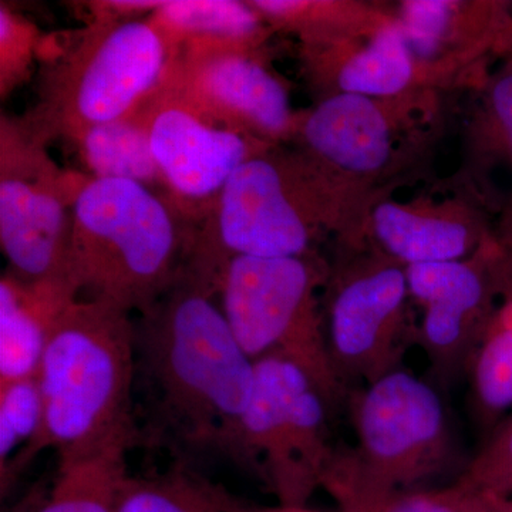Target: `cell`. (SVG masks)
<instances>
[{
	"instance_id": "6da1fadb",
	"label": "cell",
	"mask_w": 512,
	"mask_h": 512,
	"mask_svg": "<svg viewBox=\"0 0 512 512\" xmlns=\"http://www.w3.org/2000/svg\"><path fill=\"white\" fill-rule=\"evenodd\" d=\"M217 286L184 265L136 323L138 446L174 460H228L245 471L244 416L255 362L215 302Z\"/></svg>"
},
{
	"instance_id": "7a4b0ae2",
	"label": "cell",
	"mask_w": 512,
	"mask_h": 512,
	"mask_svg": "<svg viewBox=\"0 0 512 512\" xmlns=\"http://www.w3.org/2000/svg\"><path fill=\"white\" fill-rule=\"evenodd\" d=\"M372 204L339 183L305 151L276 146L235 171L194 229L185 264L217 285L229 259L293 258L362 244Z\"/></svg>"
},
{
	"instance_id": "3957f363",
	"label": "cell",
	"mask_w": 512,
	"mask_h": 512,
	"mask_svg": "<svg viewBox=\"0 0 512 512\" xmlns=\"http://www.w3.org/2000/svg\"><path fill=\"white\" fill-rule=\"evenodd\" d=\"M45 421L36 443L3 473L2 497L46 448L59 461L86 456L120 440L138 446L133 315L94 299H76L63 313L39 372Z\"/></svg>"
},
{
	"instance_id": "277c9868",
	"label": "cell",
	"mask_w": 512,
	"mask_h": 512,
	"mask_svg": "<svg viewBox=\"0 0 512 512\" xmlns=\"http://www.w3.org/2000/svg\"><path fill=\"white\" fill-rule=\"evenodd\" d=\"M192 234L165 195L89 177L73 204L67 276L83 299L140 315L183 271Z\"/></svg>"
},
{
	"instance_id": "5b68a950",
	"label": "cell",
	"mask_w": 512,
	"mask_h": 512,
	"mask_svg": "<svg viewBox=\"0 0 512 512\" xmlns=\"http://www.w3.org/2000/svg\"><path fill=\"white\" fill-rule=\"evenodd\" d=\"M178 47L148 15L93 19L46 64L36 106L22 117L49 144L136 113L167 79Z\"/></svg>"
},
{
	"instance_id": "8992f818",
	"label": "cell",
	"mask_w": 512,
	"mask_h": 512,
	"mask_svg": "<svg viewBox=\"0 0 512 512\" xmlns=\"http://www.w3.org/2000/svg\"><path fill=\"white\" fill-rule=\"evenodd\" d=\"M355 444L339 447L322 490L383 494L430 490L456 470L460 451L446 404L434 383L394 370L350 390L346 399Z\"/></svg>"
},
{
	"instance_id": "52a82bcc",
	"label": "cell",
	"mask_w": 512,
	"mask_h": 512,
	"mask_svg": "<svg viewBox=\"0 0 512 512\" xmlns=\"http://www.w3.org/2000/svg\"><path fill=\"white\" fill-rule=\"evenodd\" d=\"M443 124L441 90L394 97L340 94L301 110L292 146L373 205L412 177Z\"/></svg>"
},
{
	"instance_id": "ba28073f",
	"label": "cell",
	"mask_w": 512,
	"mask_h": 512,
	"mask_svg": "<svg viewBox=\"0 0 512 512\" xmlns=\"http://www.w3.org/2000/svg\"><path fill=\"white\" fill-rule=\"evenodd\" d=\"M330 261L320 254L293 258L237 256L217 276V296L241 348L252 360L282 356L301 367L333 413L346 406L330 362L322 295Z\"/></svg>"
},
{
	"instance_id": "9c48e42d",
	"label": "cell",
	"mask_w": 512,
	"mask_h": 512,
	"mask_svg": "<svg viewBox=\"0 0 512 512\" xmlns=\"http://www.w3.org/2000/svg\"><path fill=\"white\" fill-rule=\"evenodd\" d=\"M322 305L330 362L346 396L403 367L417 346L407 268L373 249H338Z\"/></svg>"
},
{
	"instance_id": "30bf717a",
	"label": "cell",
	"mask_w": 512,
	"mask_h": 512,
	"mask_svg": "<svg viewBox=\"0 0 512 512\" xmlns=\"http://www.w3.org/2000/svg\"><path fill=\"white\" fill-rule=\"evenodd\" d=\"M328 400L311 377L282 356L255 360V383L244 416L245 471L278 504L308 505L338 457Z\"/></svg>"
},
{
	"instance_id": "8fae6325",
	"label": "cell",
	"mask_w": 512,
	"mask_h": 512,
	"mask_svg": "<svg viewBox=\"0 0 512 512\" xmlns=\"http://www.w3.org/2000/svg\"><path fill=\"white\" fill-rule=\"evenodd\" d=\"M89 177L63 170L25 121L0 120V247L25 281L67 278L72 210Z\"/></svg>"
},
{
	"instance_id": "7c38bea8",
	"label": "cell",
	"mask_w": 512,
	"mask_h": 512,
	"mask_svg": "<svg viewBox=\"0 0 512 512\" xmlns=\"http://www.w3.org/2000/svg\"><path fill=\"white\" fill-rule=\"evenodd\" d=\"M138 110L146 120L168 200L194 229L235 171L276 147L208 119L167 79Z\"/></svg>"
},
{
	"instance_id": "4fadbf2b",
	"label": "cell",
	"mask_w": 512,
	"mask_h": 512,
	"mask_svg": "<svg viewBox=\"0 0 512 512\" xmlns=\"http://www.w3.org/2000/svg\"><path fill=\"white\" fill-rule=\"evenodd\" d=\"M501 247L494 234L458 261L406 266L417 318V346L437 387L466 376L497 302Z\"/></svg>"
},
{
	"instance_id": "5bb4252c",
	"label": "cell",
	"mask_w": 512,
	"mask_h": 512,
	"mask_svg": "<svg viewBox=\"0 0 512 512\" xmlns=\"http://www.w3.org/2000/svg\"><path fill=\"white\" fill-rule=\"evenodd\" d=\"M168 83L215 123L271 146L295 138L301 110L265 52L224 45L180 47Z\"/></svg>"
},
{
	"instance_id": "9a60e30c",
	"label": "cell",
	"mask_w": 512,
	"mask_h": 512,
	"mask_svg": "<svg viewBox=\"0 0 512 512\" xmlns=\"http://www.w3.org/2000/svg\"><path fill=\"white\" fill-rule=\"evenodd\" d=\"M488 204V195L457 174L404 201L393 192L383 195L367 214L357 249H373L404 266L468 258L494 234Z\"/></svg>"
},
{
	"instance_id": "2e32d148",
	"label": "cell",
	"mask_w": 512,
	"mask_h": 512,
	"mask_svg": "<svg viewBox=\"0 0 512 512\" xmlns=\"http://www.w3.org/2000/svg\"><path fill=\"white\" fill-rule=\"evenodd\" d=\"M299 60L318 100L340 94L394 97L451 87L414 57L399 18L372 35L299 42Z\"/></svg>"
},
{
	"instance_id": "e0dca14e",
	"label": "cell",
	"mask_w": 512,
	"mask_h": 512,
	"mask_svg": "<svg viewBox=\"0 0 512 512\" xmlns=\"http://www.w3.org/2000/svg\"><path fill=\"white\" fill-rule=\"evenodd\" d=\"M396 8L414 57L450 86L503 53L512 22V2L503 0H402Z\"/></svg>"
},
{
	"instance_id": "ac0fdd59",
	"label": "cell",
	"mask_w": 512,
	"mask_h": 512,
	"mask_svg": "<svg viewBox=\"0 0 512 512\" xmlns=\"http://www.w3.org/2000/svg\"><path fill=\"white\" fill-rule=\"evenodd\" d=\"M79 291L67 278H0V384L36 376L50 336Z\"/></svg>"
},
{
	"instance_id": "d6986e66",
	"label": "cell",
	"mask_w": 512,
	"mask_h": 512,
	"mask_svg": "<svg viewBox=\"0 0 512 512\" xmlns=\"http://www.w3.org/2000/svg\"><path fill=\"white\" fill-rule=\"evenodd\" d=\"M466 377L471 416L488 439L512 413V256L503 248L497 302Z\"/></svg>"
},
{
	"instance_id": "ffe728a7",
	"label": "cell",
	"mask_w": 512,
	"mask_h": 512,
	"mask_svg": "<svg viewBox=\"0 0 512 512\" xmlns=\"http://www.w3.org/2000/svg\"><path fill=\"white\" fill-rule=\"evenodd\" d=\"M275 33L299 42L372 35L397 22L396 3L370 0H248Z\"/></svg>"
},
{
	"instance_id": "44dd1931",
	"label": "cell",
	"mask_w": 512,
	"mask_h": 512,
	"mask_svg": "<svg viewBox=\"0 0 512 512\" xmlns=\"http://www.w3.org/2000/svg\"><path fill=\"white\" fill-rule=\"evenodd\" d=\"M175 46L224 45L266 52L274 30L248 2L165 0L151 13Z\"/></svg>"
},
{
	"instance_id": "7402d4cb",
	"label": "cell",
	"mask_w": 512,
	"mask_h": 512,
	"mask_svg": "<svg viewBox=\"0 0 512 512\" xmlns=\"http://www.w3.org/2000/svg\"><path fill=\"white\" fill-rule=\"evenodd\" d=\"M468 114L458 177L488 195L487 180L497 168L512 173V63L477 83Z\"/></svg>"
},
{
	"instance_id": "603a6c76",
	"label": "cell",
	"mask_w": 512,
	"mask_h": 512,
	"mask_svg": "<svg viewBox=\"0 0 512 512\" xmlns=\"http://www.w3.org/2000/svg\"><path fill=\"white\" fill-rule=\"evenodd\" d=\"M72 143L76 144L90 177L134 181L168 198L140 110L123 119L87 128Z\"/></svg>"
},
{
	"instance_id": "cb8c5ba5",
	"label": "cell",
	"mask_w": 512,
	"mask_h": 512,
	"mask_svg": "<svg viewBox=\"0 0 512 512\" xmlns=\"http://www.w3.org/2000/svg\"><path fill=\"white\" fill-rule=\"evenodd\" d=\"M237 501L224 485L204 476L197 464L174 460L160 473L128 474L114 512H229Z\"/></svg>"
},
{
	"instance_id": "d4e9b609",
	"label": "cell",
	"mask_w": 512,
	"mask_h": 512,
	"mask_svg": "<svg viewBox=\"0 0 512 512\" xmlns=\"http://www.w3.org/2000/svg\"><path fill=\"white\" fill-rule=\"evenodd\" d=\"M134 447L133 440H120L86 456L59 461L52 491L37 512H114L128 476L127 454Z\"/></svg>"
},
{
	"instance_id": "484cf974",
	"label": "cell",
	"mask_w": 512,
	"mask_h": 512,
	"mask_svg": "<svg viewBox=\"0 0 512 512\" xmlns=\"http://www.w3.org/2000/svg\"><path fill=\"white\" fill-rule=\"evenodd\" d=\"M43 421L45 406L37 375L0 384V473L36 443Z\"/></svg>"
},
{
	"instance_id": "4316f807",
	"label": "cell",
	"mask_w": 512,
	"mask_h": 512,
	"mask_svg": "<svg viewBox=\"0 0 512 512\" xmlns=\"http://www.w3.org/2000/svg\"><path fill=\"white\" fill-rule=\"evenodd\" d=\"M454 485L503 500L512 498V413L484 440Z\"/></svg>"
},
{
	"instance_id": "83f0119b",
	"label": "cell",
	"mask_w": 512,
	"mask_h": 512,
	"mask_svg": "<svg viewBox=\"0 0 512 512\" xmlns=\"http://www.w3.org/2000/svg\"><path fill=\"white\" fill-rule=\"evenodd\" d=\"M40 49V29L0 3V96L6 99L28 80Z\"/></svg>"
},
{
	"instance_id": "f1b7e54d",
	"label": "cell",
	"mask_w": 512,
	"mask_h": 512,
	"mask_svg": "<svg viewBox=\"0 0 512 512\" xmlns=\"http://www.w3.org/2000/svg\"><path fill=\"white\" fill-rule=\"evenodd\" d=\"M332 498L338 504V512H463L447 488L383 494L342 493Z\"/></svg>"
},
{
	"instance_id": "f546056e",
	"label": "cell",
	"mask_w": 512,
	"mask_h": 512,
	"mask_svg": "<svg viewBox=\"0 0 512 512\" xmlns=\"http://www.w3.org/2000/svg\"><path fill=\"white\" fill-rule=\"evenodd\" d=\"M447 491L463 512H511L501 498L490 494L463 490L454 484L447 487Z\"/></svg>"
},
{
	"instance_id": "4dcf8cb0",
	"label": "cell",
	"mask_w": 512,
	"mask_h": 512,
	"mask_svg": "<svg viewBox=\"0 0 512 512\" xmlns=\"http://www.w3.org/2000/svg\"><path fill=\"white\" fill-rule=\"evenodd\" d=\"M494 237L501 248L512 256V191L501 210L500 220L495 225Z\"/></svg>"
},
{
	"instance_id": "1f68e13d",
	"label": "cell",
	"mask_w": 512,
	"mask_h": 512,
	"mask_svg": "<svg viewBox=\"0 0 512 512\" xmlns=\"http://www.w3.org/2000/svg\"><path fill=\"white\" fill-rule=\"evenodd\" d=\"M229 512H323L313 510L308 505H252L238 500Z\"/></svg>"
},
{
	"instance_id": "d6a6232c",
	"label": "cell",
	"mask_w": 512,
	"mask_h": 512,
	"mask_svg": "<svg viewBox=\"0 0 512 512\" xmlns=\"http://www.w3.org/2000/svg\"><path fill=\"white\" fill-rule=\"evenodd\" d=\"M507 507H508V510H510L512 512V498H511V500L507 501Z\"/></svg>"
},
{
	"instance_id": "836d02e7",
	"label": "cell",
	"mask_w": 512,
	"mask_h": 512,
	"mask_svg": "<svg viewBox=\"0 0 512 512\" xmlns=\"http://www.w3.org/2000/svg\"><path fill=\"white\" fill-rule=\"evenodd\" d=\"M508 62H511L512 63V53L510 56H508Z\"/></svg>"
}]
</instances>
